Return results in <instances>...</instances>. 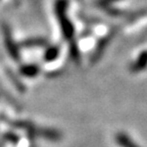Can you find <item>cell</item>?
<instances>
[{"label": "cell", "instance_id": "cell-1", "mask_svg": "<svg viewBox=\"0 0 147 147\" xmlns=\"http://www.w3.org/2000/svg\"><path fill=\"white\" fill-rule=\"evenodd\" d=\"M67 0H57L56 4H55V12H56V16H57V20L59 22L62 35L65 39L71 41L74 35H75V28L67 18Z\"/></svg>", "mask_w": 147, "mask_h": 147}, {"label": "cell", "instance_id": "cell-2", "mask_svg": "<svg viewBox=\"0 0 147 147\" xmlns=\"http://www.w3.org/2000/svg\"><path fill=\"white\" fill-rule=\"evenodd\" d=\"M2 30H3V35H4V43L7 48V51H8L10 56H11L14 60L18 61V60L21 59V58H20V52H18V46H16V44L14 43L13 39H12L11 33H10L8 26L4 24V25L2 26Z\"/></svg>", "mask_w": 147, "mask_h": 147}, {"label": "cell", "instance_id": "cell-3", "mask_svg": "<svg viewBox=\"0 0 147 147\" xmlns=\"http://www.w3.org/2000/svg\"><path fill=\"white\" fill-rule=\"evenodd\" d=\"M117 31V28H115V29H113V30L110 31L106 36H104L102 39H100V41H99L98 44H97L94 53H93V55H92V62H96L97 60L101 57V55L103 54L105 48L108 46V44L110 43V41L113 40V37L115 36Z\"/></svg>", "mask_w": 147, "mask_h": 147}, {"label": "cell", "instance_id": "cell-4", "mask_svg": "<svg viewBox=\"0 0 147 147\" xmlns=\"http://www.w3.org/2000/svg\"><path fill=\"white\" fill-rule=\"evenodd\" d=\"M147 67V50H144L139 54L137 59L132 63L130 67V71L132 73H139L144 71Z\"/></svg>", "mask_w": 147, "mask_h": 147}, {"label": "cell", "instance_id": "cell-5", "mask_svg": "<svg viewBox=\"0 0 147 147\" xmlns=\"http://www.w3.org/2000/svg\"><path fill=\"white\" fill-rule=\"evenodd\" d=\"M115 141L121 147H140L136 142L132 140L126 133L119 132L115 135Z\"/></svg>", "mask_w": 147, "mask_h": 147}, {"label": "cell", "instance_id": "cell-6", "mask_svg": "<svg viewBox=\"0 0 147 147\" xmlns=\"http://www.w3.org/2000/svg\"><path fill=\"white\" fill-rule=\"evenodd\" d=\"M22 75L26 77H36L39 73V67H37L36 64H27V65H23L20 69Z\"/></svg>", "mask_w": 147, "mask_h": 147}, {"label": "cell", "instance_id": "cell-7", "mask_svg": "<svg viewBox=\"0 0 147 147\" xmlns=\"http://www.w3.org/2000/svg\"><path fill=\"white\" fill-rule=\"evenodd\" d=\"M59 54V48L57 46H51L44 53V59L46 61H53L58 57Z\"/></svg>", "mask_w": 147, "mask_h": 147}, {"label": "cell", "instance_id": "cell-8", "mask_svg": "<svg viewBox=\"0 0 147 147\" xmlns=\"http://www.w3.org/2000/svg\"><path fill=\"white\" fill-rule=\"evenodd\" d=\"M69 53H71V56L73 58L74 61H76L77 63L80 62L81 59V55H80V51H79L78 45L76 44V42H74L73 40L71 41V44H69Z\"/></svg>", "mask_w": 147, "mask_h": 147}, {"label": "cell", "instance_id": "cell-9", "mask_svg": "<svg viewBox=\"0 0 147 147\" xmlns=\"http://www.w3.org/2000/svg\"><path fill=\"white\" fill-rule=\"evenodd\" d=\"M46 45V40L41 38H33V39H28L23 42V46L26 47H36V46H44Z\"/></svg>", "mask_w": 147, "mask_h": 147}, {"label": "cell", "instance_id": "cell-10", "mask_svg": "<svg viewBox=\"0 0 147 147\" xmlns=\"http://www.w3.org/2000/svg\"><path fill=\"white\" fill-rule=\"evenodd\" d=\"M117 1H121V0H97L96 5L101 7V8H107V7H109L110 5L117 2Z\"/></svg>", "mask_w": 147, "mask_h": 147}]
</instances>
